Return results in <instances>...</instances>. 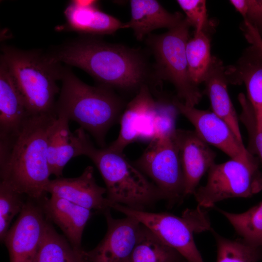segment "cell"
<instances>
[{"label":"cell","instance_id":"obj_1","mask_svg":"<svg viewBox=\"0 0 262 262\" xmlns=\"http://www.w3.org/2000/svg\"><path fill=\"white\" fill-rule=\"evenodd\" d=\"M54 61L81 68L100 85L126 93L139 92L154 78L146 56L138 49L82 35L47 53Z\"/></svg>","mask_w":262,"mask_h":262},{"label":"cell","instance_id":"obj_2","mask_svg":"<svg viewBox=\"0 0 262 262\" xmlns=\"http://www.w3.org/2000/svg\"><path fill=\"white\" fill-rule=\"evenodd\" d=\"M57 118L56 114L30 116L15 138L0 143V181L35 201L46 196L50 180L48 137Z\"/></svg>","mask_w":262,"mask_h":262},{"label":"cell","instance_id":"obj_3","mask_svg":"<svg viewBox=\"0 0 262 262\" xmlns=\"http://www.w3.org/2000/svg\"><path fill=\"white\" fill-rule=\"evenodd\" d=\"M61 82L57 115L75 121L105 147L108 131L120 121L127 103L112 89L83 82L68 67L64 66Z\"/></svg>","mask_w":262,"mask_h":262},{"label":"cell","instance_id":"obj_4","mask_svg":"<svg viewBox=\"0 0 262 262\" xmlns=\"http://www.w3.org/2000/svg\"><path fill=\"white\" fill-rule=\"evenodd\" d=\"M2 59L25 103L31 116L55 113L56 96L60 88L64 66L40 49L23 50L2 45Z\"/></svg>","mask_w":262,"mask_h":262},{"label":"cell","instance_id":"obj_5","mask_svg":"<svg viewBox=\"0 0 262 262\" xmlns=\"http://www.w3.org/2000/svg\"><path fill=\"white\" fill-rule=\"evenodd\" d=\"M83 155L88 157L99 171L106 185V198L112 204L145 211L157 201L164 200L158 187L123 153L107 147L96 148L88 135L84 144Z\"/></svg>","mask_w":262,"mask_h":262},{"label":"cell","instance_id":"obj_6","mask_svg":"<svg viewBox=\"0 0 262 262\" xmlns=\"http://www.w3.org/2000/svg\"><path fill=\"white\" fill-rule=\"evenodd\" d=\"M111 208L136 219L187 262H204L194 235L212 228L205 208L197 205L195 209L184 210L181 216L167 212L136 210L117 203L112 204Z\"/></svg>","mask_w":262,"mask_h":262},{"label":"cell","instance_id":"obj_7","mask_svg":"<svg viewBox=\"0 0 262 262\" xmlns=\"http://www.w3.org/2000/svg\"><path fill=\"white\" fill-rule=\"evenodd\" d=\"M190 27L185 17L179 25L164 33L149 35L147 43L155 61L154 79L158 82H169L180 100L188 106L195 107L201 100L202 94L188 72L186 47Z\"/></svg>","mask_w":262,"mask_h":262},{"label":"cell","instance_id":"obj_8","mask_svg":"<svg viewBox=\"0 0 262 262\" xmlns=\"http://www.w3.org/2000/svg\"><path fill=\"white\" fill-rule=\"evenodd\" d=\"M206 184L193 195L198 205L213 208L215 204L231 198H248L262 190V172L259 161L245 163L236 160L214 164L208 171Z\"/></svg>","mask_w":262,"mask_h":262},{"label":"cell","instance_id":"obj_9","mask_svg":"<svg viewBox=\"0 0 262 262\" xmlns=\"http://www.w3.org/2000/svg\"><path fill=\"white\" fill-rule=\"evenodd\" d=\"M175 134L153 138L141 156L132 163L151 179L169 208L180 203L186 197Z\"/></svg>","mask_w":262,"mask_h":262},{"label":"cell","instance_id":"obj_10","mask_svg":"<svg viewBox=\"0 0 262 262\" xmlns=\"http://www.w3.org/2000/svg\"><path fill=\"white\" fill-rule=\"evenodd\" d=\"M173 103L179 113L194 126L195 131L208 144L213 146L231 159L245 163L259 160L240 141L228 124L213 112L185 105L176 97Z\"/></svg>","mask_w":262,"mask_h":262},{"label":"cell","instance_id":"obj_11","mask_svg":"<svg viewBox=\"0 0 262 262\" xmlns=\"http://www.w3.org/2000/svg\"><path fill=\"white\" fill-rule=\"evenodd\" d=\"M47 221L38 203L28 198L3 242L8 249L10 262H33Z\"/></svg>","mask_w":262,"mask_h":262},{"label":"cell","instance_id":"obj_12","mask_svg":"<svg viewBox=\"0 0 262 262\" xmlns=\"http://www.w3.org/2000/svg\"><path fill=\"white\" fill-rule=\"evenodd\" d=\"M156 100L150 87L144 85L128 102L120 119L117 138L107 147L123 153L124 148L135 141H149L155 138L154 117Z\"/></svg>","mask_w":262,"mask_h":262},{"label":"cell","instance_id":"obj_13","mask_svg":"<svg viewBox=\"0 0 262 262\" xmlns=\"http://www.w3.org/2000/svg\"><path fill=\"white\" fill-rule=\"evenodd\" d=\"M107 229L103 238L85 253V262H128L136 245L141 224L126 216L115 219L110 209L104 212Z\"/></svg>","mask_w":262,"mask_h":262},{"label":"cell","instance_id":"obj_14","mask_svg":"<svg viewBox=\"0 0 262 262\" xmlns=\"http://www.w3.org/2000/svg\"><path fill=\"white\" fill-rule=\"evenodd\" d=\"M175 137L186 196L194 194L203 175L215 164L216 154L195 131L177 129Z\"/></svg>","mask_w":262,"mask_h":262},{"label":"cell","instance_id":"obj_15","mask_svg":"<svg viewBox=\"0 0 262 262\" xmlns=\"http://www.w3.org/2000/svg\"><path fill=\"white\" fill-rule=\"evenodd\" d=\"M46 192L51 196L67 200L89 210L104 213L111 209L112 203L103 195L106 188L99 186L94 176V168L87 166L79 177L72 178H57L50 180Z\"/></svg>","mask_w":262,"mask_h":262},{"label":"cell","instance_id":"obj_16","mask_svg":"<svg viewBox=\"0 0 262 262\" xmlns=\"http://www.w3.org/2000/svg\"><path fill=\"white\" fill-rule=\"evenodd\" d=\"M30 116L7 66L0 59V143L15 138Z\"/></svg>","mask_w":262,"mask_h":262},{"label":"cell","instance_id":"obj_17","mask_svg":"<svg viewBox=\"0 0 262 262\" xmlns=\"http://www.w3.org/2000/svg\"><path fill=\"white\" fill-rule=\"evenodd\" d=\"M36 202L46 219L59 227L71 245L82 249V233L92 215L91 210L54 196H45Z\"/></svg>","mask_w":262,"mask_h":262},{"label":"cell","instance_id":"obj_18","mask_svg":"<svg viewBox=\"0 0 262 262\" xmlns=\"http://www.w3.org/2000/svg\"><path fill=\"white\" fill-rule=\"evenodd\" d=\"M69 120L57 115L49 133L48 160L50 174L61 177L63 169L72 158L83 155L85 131L80 127L72 133Z\"/></svg>","mask_w":262,"mask_h":262},{"label":"cell","instance_id":"obj_19","mask_svg":"<svg viewBox=\"0 0 262 262\" xmlns=\"http://www.w3.org/2000/svg\"><path fill=\"white\" fill-rule=\"evenodd\" d=\"M228 82L244 83L258 127L262 128V54L254 46L246 49L236 64L226 67Z\"/></svg>","mask_w":262,"mask_h":262},{"label":"cell","instance_id":"obj_20","mask_svg":"<svg viewBox=\"0 0 262 262\" xmlns=\"http://www.w3.org/2000/svg\"><path fill=\"white\" fill-rule=\"evenodd\" d=\"M98 3L96 0H71L64 11L66 22L62 29L96 36L122 29L123 23L99 9Z\"/></svg>","mask_w":262,"mask_h":262},{"label":"cell","instance_id":"obj_21","mask_svg":"<svg viewBox=\"0 0 262 262\" xmlns=\"http://www.w3.org/2000/svg\"><path fill=\"white\" fill-rule=\"evenodd\" d=\"M203 82L212 112L225 121L237 138L243 142L239 118L228 91L229 82L226 67L216 57H212L211 65Z\"/></svg>","mask_w":262,"mask_h":262},{"label":"cell","instance_id":"obj_22","mask_svg":"<svg viewBox=\"0 0 262 262\" xmlns=\"http://www.w3.org/2000/svg\"><path fill=\"white\" fill-rule=\"evenodd\" d=\"M130 7L131 19L122 29H131L138 40L156 29H172L185 18L179 12L169 13L155 0H131Z\"/></svg>","mask_w":262,"mask_h":262},{"label":"cell","instance_id":"obj_23","mask_svg":"<svg viewBox=\"0 0 262 262\" xmlns=\"http://www.w3.org/2000/svg\"><path fill=\"white\" fill-rule=\"evenodd\" d=\"M85 251L76 249L47 221L44 234L33 262H85Z\"/></svg>","mask_w":262,"mask_h":262},{"label":"cell","instance_id":"obj_24","mask_svg":"<svg viewBox=\"0 0 262 262\" xmlns=\"http://www.w3.org/2000/svg\"><path fill=\"white\" fill-rule=\"evenodd\" d=\"M178 251L141 224L138 239L128 262H185Z\"/></svg>","mask_w":262,"mask_h":262},{"label":"cell","instance_id":"obj_25","mask_svg":"<svg viewBox=\"0 0 262 262\" xmlns=\"http://www.w3.org/2000/svg\"><path fill=\"white\" fill-rule=\"evenodd\" d=\"M213 208L227 219L242 239L251 245L262 248V201L241 213Z\"/></svg>","mask_w":262,"mask_h":262},{"label":"cell","instance_id":"obj_26","mask_svg":"<svg viewBox=\"0 0 262 262\" xmlns=\"http://www.w3.org/2000/svg\"><path fill=\"white\" fill-rule=\"evenodd\" d=\"M188 72L192 81L196 85L203 82L211 65L210 40L205 31L195 33L186 47Z\"/></svg>","mask_w":262,"mask_h":262},{"label":"cell","instance_id":"obj_27","mask_svg":"<svg viewBox=\"0 0 262 262\" xmlns=\"http://www.w3.org/2000/svg\"><path fill=\"white\" fill-rule=\"evenodd\" d=\"M217 247L216 262H259L262 261V248L251 245L241 238H225L213 228Z\"/></svg>","mask_w":262,"mask_h":262},{"label":"cell","instance_id":"obj_28","mask_svg":"<svg viewBox=\"0 0 262 262\" xmlns=\"http://www.w3.org/2000/svg\"><path fill=\"white\" fill-rule=\"evenodd\" d=\"M23 195L5 182L0 183V240L3 243L13 218L22 210Z\"/></svg>","mask_w":262,"mask_h":262},{"label":"cell","instance_id":"obj_29","mask_svg":"<svg viewBox=\"0 0 262 262\" xmlns=\"http://www.w3.org/2000/svg\"><path fill=\"white\" fill-rule=\"evenodd\" d=\"M238 100L242 108L240 118L248 135L247 149L256 155L262 164V128L257 126L252 107L246 96L243 93L239 94Z\"/></svg>","mask_w":262,"mask_h":262},{"label":"cell","instance_id":"obj_30","mask_svg":"<svg viewBox=\"0 0 262 262\" xmlns=\"http://www.w3.org/2000/svg\"><path fill=\"white\" fill-rule=\"evenodd\" d=\"M179 114L172 99L169 101L165 98L156 100L154 122L155 138L170 136L175 133L176 121Z\"/></svg>","mask_w":262,"mask_h":262},{"label":"cell","instance_id":"obj_31","mask_svg":"<svg viewBox=\"0 0 262 262\" xmlns=\"http://www.w3.org/2000/svg\"><path fill=\"white\" fill-rule=\"evenodd\" d=\"M177 2L190 26L194 28L195 33L205 31L208 22L206 0H178Z\"/></svg>","mask_w":262,"mask_h":262},{"label":"cell","instance_id":"obj_32","mask_svg":"<svg viewBox=\"0 0 262 262\" xmlns=\"http://www.w3.org/2000/svg\"><path fill=\"white\" fill-rule=\"evenodd\" d=\"M229 2L262 37V0H230Z\"/></svg>","mask_w":262,"mask_h":262},{"label":"cell","instance_id":"obj_33","mask_svg":"<svg viewBox=\"0 0 262 262\" xmlns=\"http://www.w3.org/2000/svg\"><path fill=\"white\" fill-rule=\"evenodd\" d=\"M242 29L247 41L256 47L262 54V37L256 29L246 21H244Z\"/></svg>","mask_w":262,"mask_h":262},{"label":"cell","instance_id":"obj_34","mask_svg":"<svg viewBox=\"0 0 262 262\" xmlns=\"http://www.w3.org/2000/svg\"><path fill=\"white\" fill-rule=\"evenodd\" d=\"M185 262H187V261H186Z\"/></svg>","mask_w":262,"mask_h":262}]
</instances>
